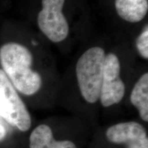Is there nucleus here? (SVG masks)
Wrapping results in <instances>:
<instances>
[{"label": "nucleus", "mask_w": 148, "mask_h": 148, "mask_svg": "<svg viewBox=\"0 0 148 148\" xmlns=\"http://www.w3.org/2000/svg\"><path fill=\"white\" fill-rule=\"evenodd\" d=\"M33 56L28 48L17 42H8L0 47V63L2 71L15 89L25 95L38 91L42 78L33 71Z\"/></svg>", "instance_id": "1"}, {"label": "nucleus", "mask_w": 148, "mask_h": 148, "mask_svg": "<svg viewBox=\"0 0 148 148\" xmlns=\"http://www.w3.org/2000/svg\"><path fill=\"white\" fill-rule=\"evenodd\" d=\"M106 53L101 47L87 49L76 64V77L79 90L87 102L93 103L99 99Z\"/></svg>", "instance_id": "2"}, {"label": "nucleus", "mask_w": 148, "mask_h": 148, "mask_svg": "<svg viewBox=\"0 0 148 148\" xmlns=\"http://www.w3.org/2000/svg\"><path fill=\"white\" fill-rule=\"evenodd\" d=\"M0 117L21 132L28 130L32 124L25 103L2 69H0Z\"/></svg>", "instance_id": "3"}, {"label": "nucleus", "mask_w": 148, "mask_h": 148, "mask_svg": "<svg viewBox=\"0 0 148 148\" xmlns=\"http://www.w3.org/2000/svg\"><path fill=\"white\" fill-rule=\"evenodd\" d=\"M64 1L42 0V10L37 17L40 31L53 42L62 41L69 34V24L62 12Z\"/></svg>", "instance_id": "4"}, {"label": "nucleus", "mask_w": 148, "mask_h": 148, "mask_svg": "<svg viewBox=\"0 0 148 148\" xmlns=\"http://www.w3.org/2000/svg\"><path fill=\"white\" fill-rule=\"evenodd\" d=\"M120 62L113 53L106 55L103 66L100 101L104 107L119 103L125 95V84L120 77Z\"/></svg>", "instance_id": "5"}, {"label": "nucleus", "mask_w": 148, "mask_h": 148, "mask_svg": "<svg viewBox=\"0 0 148 148\" xmlns=\"http://www.w3.org/2000/svg\"><path fill=\"white\" fill-rule=\"evenodd\" d=\"M106 137L115 144H125L127 148H148L147 133L143 125L135 121L123 122L107 130Z\"/></svg>", "instance_id": "6"}, {"label": "nucleus", "mask_w": 148, "mask_h": 148, "mask_svg": "<svg viewBox=\"0 0 148 148\" xmlns=\"http://www.w3.org/2000/svg\"><path fill=\"white\" fill-rule=\"evenodd\" d=\"M29 148H76V146L71 140H55L50 127L41 124L31 133Z\"/></svg>", "instance_id": "7"}, {"label": "nucleus", "mask_w": 148, "mask_h": 148, "mask_svg": "<svg viewBox=\"0 0 148 148\" xmlns=\"http://www.w3.org/2000/svg\"><path fill=\"white\" fill-rule=\"evenodd\" d=\"M116 13L124 21L138 23L143 20L148 11L147 0H115Z\"/></svg>", "instance_id": "8"}, {"label": "nucleus", "mask_w": 148, "mask_h": 148, "mask_svg": "<svg viewBox=\"0 0 148 148\" xmlns=\"http://www.w3.org/2000/svg\"><path fill=\"white\" fill-rule=\"evenodd\" d=\"M132 105L142 119L148 121V73H144L135 84L130 95Z\"/></svg>", "instance_id": "9"}, {"label": "nucleus", "mask_w": 148, "mask_h": 148, "mask_svg": "<svg viewBox=\"0 0 148 148\" xmlns=\"http://www.w3.org/2000/svg\"><path fill=\"white\" fill-rule=\"evenodd\" d=\"M136 49L139 54L143 58L147 60L148 58V26L144 28L143 31L140 33L136 40Z\"/></svg>", "instance_id": "10"}, {"label": "nucleus", "mask_w": 148, "mask_h": 148, "mask_svg": "<svg viewBox=\"0 0 148 148\" xmlns=\"http://www.w3.org/2000/svg\"><path fill=\"white\" fill-rule=\"evenodd\" d=\"M1 118L0 117V142L2 141L7 136V129L4 123L1 121Z\"/></svg>", "instance_id": "11"}]
</instances>
